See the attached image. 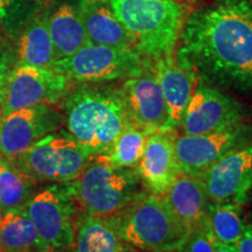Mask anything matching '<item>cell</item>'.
I'll return each mask as SVG.
<instances>
[{
    "label": "cell",
    "mask_w": 252,
    "mask_h": 252,
    "mask_svg": "<svg viewBox=\"0 0 252 252\" xmlns=\"http://www.w3.org/2000/svg\"><path fill=\"white\" fill-rule=\"evenodd\" d=\"M175 60L220 90H252V4L222 0L185 21Z\"/></svg>",
    "instance_id": "1"
},
{
    "label": "cell",
    "mask_w": 252,
    "mask_h": 252,
    "mask_svg": "<svg viewBox=\"0 0 252 252\" xmlns=\"http://www.w3.org/2000/svg\"><path fill=\"white\" fill-rule=\"evenodd\" d=\"M68 133L93 157L109 152L132 124L122 88L82 84L69 94L64 106Z\"/></svg>",
    "instance_id": "2"
},
{
    "label": "cell",
    "mask_w": 252,
    "mask_h": 252,
    "mask_svg": "<svg viewBox=\"0 0 252 252\" xmlns=\"http://www.w3.org/2000/svg\"><path fill=\"white\" fill-rule=\"evenodd\" d=\"M112 217L122 241L147 252L180 251L193 231L162 196L151 191H141Z\"/></svg>",
    "instance_id": "3"
},
{
    "label": "cell",
    "mask_w": 252,
    "mask_h": 252,
    "mask_svg": "<svg viewBox=\"0 0 252 252\" xmlns=\"http://www.w3.org/2000/svg\"><path fill=\"white\" fill-rule=\"evenodd\" d=\"M109 4L133 37L137 52L154 61L173 54L185 24L178 0H110Z\"/></svg>",
    "instance_id": "4"
},
{
    "label": "cell",
    "mask_w": 252,
    "mask_h": 252,
    "mask_svg": "<svg viewBox=\"0 0 252 252\" xmlns=\"http://www.w3.org/2000/svg\"><path fill=\"white\" fill-rule=\"evenodd\" d=\"M68 184L81 212L100 217L117 215L144 191L135 167H115L98 157Z\"/></svg>",
    "instance_id": "5"
},
{
    "label": "cell",
    "mask_w": 252,
    "mask_h": 252,
    "mask_svg": "<svg viewBox=\"0 0 252 252\" xmlns=\"http://www.w3.org/2000/svg\"><path fill=\"white\" fill-rule=\"evenodd\" d=\"M93 158L67 131H55L15 158L13 162L35 181L67 184L82 174Z\"/></svg>",
    "instance_id": "6"
},
{
    "label": "cell",
    "mask_w": 252,
    "mask_h": 252,
    "mask_svg": "<svg viewBox=\"0 0 252 252\" xmlns=\"http://www.w3.org/2000/svg\"><path fill=\"white\" fill-rule=\"evenodd\" d=\"M152 65L151 59L135 49L87 43L68 58L55 60L50 69L64 75L68 80L104 83L127 80Z\"/></svg>",
    "instance_id": "7"
},
{
    "label": "cell",
    "mask_w": 252,
    "mask_h": 252,
    "mask_svg": "<svg viewBox=\"0 0 252 252\" xmlns=\"http://www.w3.org/2000/svg\"><path fill=\"white\" fill-rule=\"evenodd\" d=\"M25 210L50 251L72 248L81 210L68 182L49 185L35 191Z\"/></svg>",
    "instance_id": "8"
},
{
    "label": "cell",
    "mask_w": 252,
    "mask_h": 252,
    "mask_svg": "<svg viewBox=\"0 0 252 252\" xmlns=\"http://www.w3.org/2000/svg\"><path fill=\"white\" fill-rule=\"evenodd\" d=\"M242 119L243 108L234 97L196 81L179 130L186 135L214 133L243 124Z\"/></svg>",
    "instance_id": "9"
},
{
    "label": "cell",
    "mask_w": 252,
    "mask_h": 252,
    "mask_svg": "<svg viewBox=\"0 0 252 252\" xmlns=\"http://www.w3.org/2000/svg\"><path fill=\"white\" fill-rule=\"evenodd\" d=\"M69 80L50 68L15 64L9 75L0 117L17 110L58 103L68 91Z\"/></svg>",
    "instance_id": "10"
},
{
    "label": "cell",
    "mask_w": 252,
    "mask_h": 252,
    "mask_svg": "<svg viewBox=\"0 0 252 252\" xmlns=\"http://www.w3.org/2000/svg\"><path fill=\"white\" fill-rule=\"evenodd\" d=\"M64 117L49 104L24 108L0 117V156L14 160L47 134L61 127Z\"/></svg>",
    "instance_id": "11"
},
{
    "label": "cell",
    "mask_w": 252,
    "mask_h": 252,
    "mask_svg": "<svg viewBox=\"0 0 252 252\" xmlns=\"http://www.w3.org/2000/svg\"><path fill=\"white\" fill-rule=\"evenodd\" d=\"M247 135L243 124L214 133L175 135L174 150L181 173L200 178L229 152L245 146Z\"/></svg>",
    "instance_id": "12"
},
{
    "label": "cell",
    "mask_w": 252,
    "mask_h": 252,
    "mask_svg": "<svg viewBox=\"0 0 252 252\" xmlns=\"http://www.w3.org/2000/svg\"><path fill=\"white\" fill-rule=\"evenodd\" d=\"M200 179L209 202L242 207L252 190V145L229 152Z\"/></svg>",
    "instance_id": "13"
},
{
    "label": "cell",
    "mask_w": 252,
    "mask_h": 252,
    "mask_svg": "<svg viewBox=\"0 0 252 252\" xmlns=\"http://www.w3.org/2000/svg\"><path fill=\"white\" fill-rule=\"evenodd\" d=\"M132 124L151 134L166 123V104L154 65L125 80L122 87Z\"/></svg>",
    "instance_id": "14"
},
{
    "label": "cell",
    "mask_w": 252,
    "mask_h": 252,
    "mask_svg": "<svg viewBox=\"0 0 252 252\" xmlns=\"http://www.w3.org/2000/svg\"><path fill=\"white\" fill-rule=\"evenodd\" d=\"M175 132L157 131L147 137L137 171L151 193L163 196L181 174L174 150Z\"/></svg>",
    "instance_id": "15"
},
{
    "label": "cell",
    "mask_w": 252,
    "mask_h": 252,
    "mask_svg": "<svg viewBox=\"0 0 252 252\" xmlns=\"http://www.w3.org/2000/svg\"><path fill=\"white\" fill-rule=\"evenodd\" d=\"M154 71L161 88L167 111L166 123L161 131L175 132L180 127L196 80L190 71L179 64L173 55L156 60Z\"/></svg>",
    "instance_id": "16"
},
{
    "label": "cell",
    "mask_w": 252,
    "mask_h": 252,
    "mask_svg": "<svg viewBox=\"0 0 252 252\" xmlns=\"http://www.w3.org/2000/svg\"><path fill=\"white\" fill-rule=\"evenodd\" d=\"M80 11L88 43L134 49L133 37L123 26L110 6L104 5L100 0H84L81 2Z\"/></svg>",
    "instance_id": "17"
},
{
    "label": "cell",
    "mask_w": 252,
    "mask_h": 252,
    "mask_svg": "<svg viewBox=\"0 0 252 252\" xmlns=\"http://www.w3.org/2000/svg\"><path fill=\"white\" fill-rule=\"evenodd\" d=\"M162 197L175 215L191 229L206 226L210 202L200 178L181 173Z\"/></svg>",
    "instance_id": "18"
},
{
    "label": "cell",
    "mask_w": 252,
    "mask_h": 252,
    "mask_svg": "<svg viewBox=\"0 0 252 252\" xmlns=\"http://www.w3.org/2000/svg\"><path fill=\"white\" fill-rule=\"evenodd\" d=\"M56 60L68 58L88 43L80 6L61 4L46 19Z\"/></svg>",
    "instance_id": "19"
},
{
    "label": "cell",
    "mask_w": 252,
    "mask_h": 252,
    "mask_svg": "<svg viewBox=\"0 0 252 252\" xmlns=\"http://www.w3.org/2000/svg\"><path fill=\"white\" fill-rule=\"evenodd\" d=\"M124 244L112 216L100 217L80 212L74 252H117Z\"/></svg>",
    "instance_id": "20"
},
{
    "label": "cell",
    "mask_w": 252,
    "mask_h": 252,
    "mask_svg": "<svg viewBox=\"0 0 252 252\" xmlns=\"http://www.w3.org/2000/svg\"><path fill=\"white\" fill-rule=\"evenodd\" d=\"M0 251L50 252L40 239L25 208L2 214L0 220Z\"/></svg>",
    "instance_id": "21"
},
{
    "label": "cell",
    "mask_w": 252,
    "mask_h": 252,
    "mask_svg": "<svg viewBox=\"0 0 252 252\" xmlns=\"http://www.w3.org/2000/svg\"><path fill=\"white\" fill-rule=\"evenodd\" d=\"M56 60L54 45L45 20H34L21 32L18 42V64L50 68Z\"/></svg>",
    "instance_id": "22"
},
{
    "label": "cell",
    "mask_w": 252,
    "mask_h": 252,
    "mask_svg": "<svg viewBox=\"0 0 252 252\" xmlns=\"http://www.w3.org/2000/svg\"><path fill=\"white\" fill-rule=\"evenodd\" d=\"M36 181L18 168L13 161L0 157V206L2 213L24 209L35 193Z\"/></svg>",
    "instance_id": "23"
},
{
    "label": "cell",
    "mask_w": 252,
    "mask_h": 252,
    "mask_svg": "<svg viewBox=\"0 0 252 252\" xmlns=\"http://www.w3.org/2000/svg\"><path fill=\"white\" fill-rule=\"evenodd\" d=\"M245 222L242 219V207L231 203H209L206 217V228L216 244L237 245Z\"/></svg>",
    "instance_id": "24"
},
{
    "label": "cell",
    "mask_w": 252,
    "mask_h": 252,
    "mask_svg": "<svg viewBox=\"0 0 252 252\" xmlns=\"http://www.w3.org/2000/svg\"><path fill=\"white\" fill-rule=\"evenodd\" d=\"M149 133L137 126L131 125L119 134L115 143L104 156L99 159L115 167L134 168L139 163L146 145Z\"/></svg>",
    "instance_id": "25"
},
{
    "label": "cell",
    "mask_w": 252,
    "mask_h": 252,
    "mask_svg": "<svg viewBox=\"0 0 252 252\" xmlns=\"http://www.w3.org/2000/svg\"><path fill=\"white\" fill-rule=\"evenodd\" d=\"M34 0H0V28L13 34L30 17Z\"/></svg>",
    "instance_id": "26"
},
{
    "label": "cell",
    "mask_w": 252,
    "mask_h": 252,
    "mask_svg": "<svg viewBox=\"0 0 252 252\" xmlns=\"http://www.w3.org/2000/svg\"><path fill=\"white\" fill-rule=\"evenodd\" d=\"M216 242L206 226L195 228L180 252H215Z\"/></svg>",
    "instance_id": "27"
},
{
    "label": "cell",
    "mask_w": 252,
    "mask_h": 252,
    "mask_svg": "<svg viewBox=\"0 0 252 252\" xmlns=\"http://www.w3.org/2000/svg\"><path fill=\"white\" fill-rule=\"evenodd\" d=\"M15 65V55L11 48L0 42V109L4 103L9 75Z\"/></svg>",
    "instance_id": "28"
},
{
    "label": "cell",
    "mask_w": 252,
    "mask_h": 252,
    "mask_svg": "<svg viewBox=\"0 0 252 252\" xmlns=\"http://www.w3.org/2000/svg\"><path fill=\"white\" fill-rule=\"evenodd\" d=\"M237 252H252V223H245L243 232L236 245Z\"/></svg>",
    "instance_id": "29"
},
{
    "label": "cell",
    "mask_w": 252,
    "mask_h": 252,
    "mask_svg": "<svg viewBox=\"0 0 252 252\" xmlns=\"http://www.w3.org/2000/svg\"><path fill=\"white\" fill-rule=\"evenodd\" d=\"M215 252H237L235 247H228V245L217 244Z\"/></svg>",
    "instance_id": "30"
},
{
    "label": "cell",
    "mask_w": 252,
    "mask_h": 252,
    "mask_svg": "<svg viewBox=\"0 0 252 252\" xmlns=\"http://www.w3.org/2000/svg\"><path fill=\"white\" fill-rule=\"evenodd\" d=\"M117 252H147V251L140 250V249L131 247V245H128V244H124Z\"/></svg>",
    "instance_id": "31"
},
{
    "label": "cell",
    "mask_w": 252,
    "mask_h": 252,
    "mask_svg": "<svg viewBox=\"0 0 252 252\" xmlns=\"http://www.w3.org/2000/svg\"><path fill=\"white\" fill-rule=\"evenodd\" d=\"M50 252H74V250H72V248H69V249H61V250H53Z\"/></svg>",
    "instance_id": "32"
},
{
    "label": "cell",
    "mask_w": 252,
    "mask_h": 252,
    "mask_svg": "<svg viewBox=\"0 0 252 252\" xmlns=\"http://www.w3.org/2000/svg\"><path fill=\"white\" fill-rule=\"evenodd\" d=\"M2 209H1V206H0V220H1V217H2Z\"/></svg>",
    "instance_id": "33"
},
{
    "label": "cell",
    "mask_w": 252,
    "mask_h": 252,
    "mask_svg": "<svg viewBox=\"0 0 252 252\" xmlns=\"http://www.w3.org/2000/svg\"><path fill=\"white\" fill-rule=\"evenodd\" d=\"M181 1H194V0H181Z\"/></svg>",
    "instance_id": "34"
},
{
    "label": "cell",
    "mask_w": 252,
    "mask_h": 252,
    "mask_svg": "<svg viewBox=\"0 0 252 252\" xmlns=\"http://www.w3.org/2000/svg\"><path fill=\"white\" fill-rule=\"evenodd\" d=\"M0 252H1V251H0Z\"/></svg>",
    "instance_id": "35"
},
{
    "label": "cell",
    "mask_w": 252,
    "mask_h": 252,
    "mask_svg": "<svg viewBox=\"0 0 252 252\" xmlns=\"http://www.w3.org/2000/svg\"><path fill=\"white\" fill-rule=\"evenodd\" d=\"M0 157H1V156H0Z\"/></svg>",
    "instance_id": "36"
}]
</instances>
